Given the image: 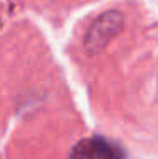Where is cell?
<instances>
[{
    "label": "cell",
    "instance_id": "cell-1",
    "mask_svg": "<svg viewBox=\"0 0 158 159\" xmlns=\"http://www.w3.org/2000/svg\"><path fill=\"white\" fill-rule=\"evenodd\" d=\"M122 24L124 17L117 10H109V12H104L102 16H99L85 34V51L92 56L102 52L109 46V43L122 31Z\"/></svg>",
    "mask_w": 158,
    "mask_h": 159
},
{
    "label": "cell",
    "instance_id": "cell-2",
    "mask_svg": "<svg viewBox=\"0 0 158 159\" xmlns=\"http://www.w3.org/2000/svg\"><path fill=\"white\" fill-rule=\"evenodd\" d=\"M93 147H95V159H122L124 154L117 146L105 141L102 137L93 139Z\"/></svg>",
    "mask_w": 158,
    "mask_h": 159
},
{
    "label": "cell",
    "instance_id": "cell-3",
    "mask_svg": "<svg viewBox=\"0 0 158 159\" xmlns=\"http://www.w3.org/2000/svg\"><path fill=\"white\" fill-rule=\"evenodd\" d=\"M70 159H95V147L93 139H82L71 149Z\"/></svg>",
    "mask_w": 158,
    "mask_h": 159
}]
</instances>
